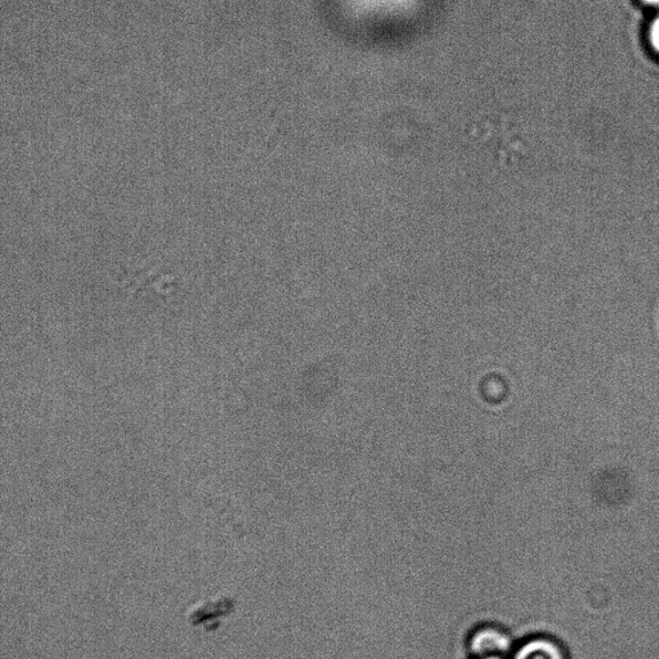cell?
<instances>
[{
	"instance_id": "6da1fadb",
	"label": "cell",
	"mask_w": 659,
	"mask_h": 659,
	"mask_svg": "<svg viewBox=\"0 0 659 659\" xmlns=\"http://www.w3.org/2000/svg\"><path fill=\"white\" fill-rule=\"evenodd\" d=\"M513 634L498 624H482L474 627L467 638L470 659L509 658L516 646Z\"/></svg>"
},
{
	"instance_id": "7a4b0ae2",
	"label": "cell",
	"mask_w": 659,
	"mask_h": 659,
	"mask_svg": "<svg viewBox=\"0 0 659 659\" xmlns=\"http://www.w3.org/2000/svg\"><path fill=\"white\" fill-rule=\"evenodd\" d=\"M509 659H568V656L558 640L546 635H535L517 641Z\"/></svg>"
},
{
	"instance_id": "3957f363",
	"label": "cell",
	"mask_w": 659,
	"mask_h": 659,
	"mask_svg": "<svg viewBox=\"0 0 659 659\" xmlns=\"http://www.w3.org/2000/svg\"><path fill=\"white\" fill-rule=\"evenodd\" d=\"M649 41L652 44V49L659 54V12L652 23H650Z\"/></svg>"
},
{
	"instance_id": "277c9868",
	"label": "cell",
	"mask_w": 659,
	"mask_h": 659,
	"mask_svg": "<svg viewBox=\"0 0 659 659\" xmlns=\"http://www.w3.org/2000/svg\"><path fill=\"white\" fill-rule=\"evenodd\" d=\"M641 2L650 7L659 8V0H641Z\"/></svg>"
},
{
	"instance_id": "5b68a950",
	"label": "cell",
	"mask_w": 659,
	"mask_h": 659,
	"mask_svg": "<svg viewBox=\"0 0 659 659\" xmlns=\"http://www.w3.org/2000/svg\"><path fill=\"white\" fill-rule=\"evenodd\" d=\"M481 659H509V658H498V657H492V658H481Z\"/></svg>"
}]
</instances>
